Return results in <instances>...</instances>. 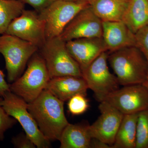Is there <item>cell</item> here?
<instances>
[{
    "label": "cell",
    "mask_w": 148,
    "mask_h": 148,
    "mask_svg": "<svg viewBox=\"0 0 148 148\" xmlns=\"http://www.w3.org/2000/svg\"><path fill=\"white\" fill-rule=\"evenodd\" d=\"M64 102L45 89L38 98L28 103V110L40 131L49 141L60 140L69 124L64 113Z\"/></svg>",
    "instance_id": "6da1fadb"
},
{
    "label": "cell",
    "mask_w": 148,
    "mask_h": 148,
    "mask_svg": "<svg viewBox=\"0 0 148 148\" xmlns=\"http://www.w3.org/2000/svg\"><path fill=\"white\" fill-rule=\"evenodd\" d=\"M108 61L120 85L143 84L147 77V62L135 46L108 52Z\"/></svg>",
    "instance_id": "7a4b0ae2"
},
{
    "label": "cell",
    "mask_w": 148,
    "mask_h": 148,
    "mask_svg": "<svg viewBox=\"0 0 148 148\" xmlns=\"http://www.w3.org/2000/svg\"><path fill=\"white\" fill-rule=\"evenodd\" d=\"M50 79L45 62L38 51L30 58L24 73L9 84L10 89L29 103L45 90Z\"/></svg>",
    "instance_id": "3957f363"
},
{
    "label": "cell",
    "mask_w": 148,
    "mask_h": 148,
    "mask_svg": "<svg viewBox=\"0 0 148 148\" xmlns=\"http://www.w3.org/2000/svg\"><path fill=\"white\" fill-rule=\"evenodd\" d=\"M38 51L45 62L50 79L65 76L82 77L79 65L69 53L66 42L60 37L47 40Z\"/></svg>",
    "instance_id": "277c9868"
},
{
    "label": "cell",
    "mask_w": 148,
    "mask_h": 148,
    "mask_svg": "<svg viewBox=\"0 0 148 148\" xmlns=\"http://www.w3.org/2000/svg\"><path fill=\"white\" fill-rule=\"evenodd\" d=\"M31 43L12 35L0 36V53L4 56L8 73V80L12 83L24 72L30 58L38 51Z\"/></svg>",
    "instance_id": "5b68a950"
},
{
    "label": "cell",
    "mask_w": 148,
    "mask_h": 148,
    "mask_svg": "<svg viewBox=\"0 0 148 148\" xmlns=\"http://www.w3.org/2000/svg\"><path fill=\"white\" fill-rule=\"evenodd\" d=\"M0 106L19 123L27 136L38 148L50 147V141L40 131L36 122L28 110V103L23 98L8 91L0 99Z\"/></svg>",
    "instance_id": "8992f818"
},
{
    "label": "cell",
    "mask_w": 148,
    "mask_h": 148,
    "mask_svg": "<svg viewBox=\"0 0 148 148\" xmlns=\"http://www.w3.org/2000/svg\"><path fill=\"white\" fill-rule=\"evenodd\" d=\"M108 56V51L103 52L82 73L88 89L93 91L95 98L100 103L118 89L120 85L115 75L109 70Z\"/></svg>",
    "instance_id": "52a82bcc"
},
{
    "label": "cell",
    "mask_w": 148,
    "mask_h": 148,
    "mask_svg": "<svg viewBox=\"0 0 148 148\" xmlns=\"http://www.w3.org/2000/svg\"><path fill=\"white\" fill-rule=\"evenodd\" d=\"M88 5L72 0H58L38 12L45 24L46 40L59 36L74 16Z\"/></svg>",
    "instance_id": "ba28073f"
},
{
    "label": "cell",
    "mask_w": 148,
    "mask_h": 148,
    "mask_svg": "<svg viewBox=\"0 0 148 148\" xmlns=\"http://www.w3.org/2000/svg\"><path fill=\"white\" fill-rule=\"evenodd\" d=\"M5 34L15 36L40 48L46 38L45 24L35 10L24 9L12 21Z\"/></svg>",
    "instance_id": "9c48e42d"
},
{
    "label": "cell",
    "mask_w": 148,
    "mask_h": 148,
    "mask_svg": "<svg viewBox=\"0 0 148 148\" xmlns=\"http://www.w3.org/2000/svg\"><path fill=\"white\" fill-rule=\"evenodd\" d=\"M103 101L124 115L139 113L148 109V89L143 84L124 86L106 96Z\"/></svg>",
    "instance_id": "30bf717a"
},
{
    "label": "cell",
    "mask_w": 148,
    "mask_h": 148,
    "mask_svg": "<svg viewBox=\"0 0 148 148\" xmlns=\"http://www.w3.org/2000/svg\"><path fill=\"white\" fill-rule=\"evenodd\" d=\"M102 35L103 21L88 5L74 16L59 37L66 42L82 38H101Z\"/></svg>",
    "instance_id": "8fae6325"
},
{
    "label": "cell",
    "mask_w": 148,
    "mask_h": 148,
    "mask_svg": "<svg viewBox=\"0 0 148 148\" xmlns=\"http://www.w3.org/2000/svg\"><path fill=\"white\" fill-rule=\"evenodd\" d=\"M98 108L101 115L89 125L90 135L112 147L124 114L106 101L100 102Z\"/></svg>",
    "instance_id": "7c38bea8"
},
{
    "label": "cell",
    "mask_w": 148,
    "mask_h": 148,
    "mask_svg": "<svg viewBox=\"0 0 148 148\" xmlns=\"http://www.w3.org/2000/svg\"><path fill=\"white\" fill-rule=\"evenodd\" d=\"M66 46L82 73L101 53L108 51L102 37L71 40L66 42Z\"/></svg>",
    "instance_id": "4fadbf2b"
},
{
    "label": "cell",
    "mask_w": 148,
    "mask_h": 148,
    "mask_svg": "<svg viewBox=\"0 0 148 148\" xmlns=\"http://www.w3.org/2000/svg\"><path fill=\"white\" fill-rule=\"evenodd\" d=\"M102 38L109 53L136 45L135 34L122 21H103Z\"/></svg>",
    "instance_id": "5bb4252c"
},
{
    "label": "cell",
    "mask_w": 148,
    "mask_h": 148,
    "mask_svg": "<svg viewBox=\"0 0 148 148\" xmlns=\"http://www.w3.org/2000/svg\"><path fill=\"white\" fill-rule=\"evenodd\" d=\"M88 87L82 77L65 76L51 79L46 89L65 102L78 94L86 95Z\"/></svg>",
    "instance_id": "9a60e30c"
},
{
    "label": "cell",
    "mask_w": 148,
    "mask_h": 148,
    "mask_svg": "<svg viewBox=\"0 0 148 148\" xmlns=\"http://www.w3.org/2000/svg\"><path fill=\"white\" fill-rule=\"evenodd\" d=\"M89 125L69 123L60 138V148H90L92 138Z\"/></svg>",
    "instance_id": "2e32d148"
},
{
    "label": "cell",
    "mask_w": 148,
    "mask_h": 148,
    "mask_svg": "<svg viewBox=\"0 0 148 148\" xmlns=\"http://www.w3.org/2000/svg\"><path fill=\"white\" fill-rule=\"evenodd\" d=\"M128 0H94L90 8L102 21H122Z\"/></svg>",
    "instance_id": "e0dca14e"
},
{
    "label": "cell",
    "mask_w": 148,
    "mask_h": 148,
    "mask_svg": "<svg viewBox=\"0 0 148 148\" xmlns=\"http://www.w3.org/2000/svg\"><path fill=\"white\" fill-rule=\"evenodd\" d=\"M122 21L135 34L148 26V0H128Z\"/></svg>",
    "instance_id": "ac0fdd59"
},
{
    "label": "cell",
    "mask_w": 148,
    "mask_h": 148,
    "mask_svg": "<svg viewBox=\"0 0 148 148\" xmlns=\"http://www.w3.org/2000/svg\"><path fill=\"white\" fill-rule=\"evenodd\" d=\"M138 115H124L112 148H135Z\"/></svg>",
    "instance_id": "d6986e66"
},
{
    "label": "cell",
    "mask_w": 148,
    "mask_h": 148,
    "mask_svg": "<svg viewBox=\"0 0 148 148\" xmlns=\"http://www.w3.org/2000/svg\"><path fill=\"white\" fill-rule=\"evenodd\" d=\"M25 5L20 0H0V34H5L12 21L25 9Z\"/></svg>",
    "instance_id": "ffe728a7"
},
{
    "label": "cell",
    "mask_w": 148,
    "mask_h": 148,
    "mask_svg": "<svg viewBox=\"0 0 148 148\" xmlns=\"http://www.w3.org/2000/svg\"><path fill=\"white\" fill-rule=\"evenodd\" d=\"M135 148H148V109L138 113Z\"/></svg>",
    "instance_id": "44dd1931"
},
{
    "label": "cell",
    "mask_w": 148,
    "mask_h": 148,
    "mask_svg": "<svg viewBox=\"0 0 148 148\" xmlns=\"http://www.w3.org/2000/svg\"><path fill=\"white\" fill-rule=\"evenodd\" d=\"M68 108L70 113L73 115H79L84 113L89 108L86 95L78 94L69 100Z\"/></svg>",
    "instance_id": "7402d4cb"
},
{
    "label": "cell",
    "mask_w": 148,
    "mask_h": 148,
    "mask_svg": "<svg viewBox=\"0 0 148 148\" xmlns=\"http://www.w3.org/2000/svg\"><path fill=\"white\" fill-rule=\"evenodd\" d=\"M135 46L145 56L148 64V26L140 29L135 34Z\"/></svg>",
    "instance_id": "603a6c76"
},
{
    "label": "cell",
    "mask_w": 148,
    "mask_h": 148,
    "mask_svg": "<svg viewBox=\"0 0 148 148\" xmlns=\"http://www.w3.org/2000/svg\"><path fill=\"white\" fill-rule=\"evenodd\" d=\"M17 121L8 114L1 106H0V140L4 138L6 131L13 127Z\"/></svg>",
    "instance_id": "cb8c5ba5"
},
{
    "label": "cell",
    "mask_w": 148,
    "mask_h": 148,
    "mask_svg": "<svg viewBox=\"0 0 148 148\" xmlns=\"http://www.w3.org/2000/svg\"><path fill=\"white\" fill-rule=\"evenodd\" d=\"M12 143L17 148H35L36 145L27 136L26 133H21L12 139Z\"/></svg>",
    "instance_id": "d4e9b609"
},
{
    "label": "cell",
    "mask_w": 148,
    "mask_h": 148,
    "mask_svg": "<svg viewBox=\"0 0 148 148\" xmlns=\"http://www.w3.org/2000/svg\"><path fill=\"white\" fill-rule=\"evenodd\" d=\"M25 4L31 6L39 12L58 0H20Z\"/></svg>",
    "instance_id": "484cf974"
},
{
    "label": "cell",
    "mask_w": 148,
    "mask_h": 148,
    "mask_svg": "<svg viewBox=\"0 0 148 148\" xmlns=\"http://www.w3.org/2000/svg\"><path fill=\"white\" fill-rule=\"evenodd\" d=\"M8 91H11L9 84L6 82L4 74L0 70V97L2 98L5 92Z\"/></svg>",
    "instance_id": "4316f807"
},
{
    "label": "cell",
    "mask_w": 148,
    "mask_h": 148,
    "mask_svg": "<svg viewBox=\"0 0 148 148\" xmlns=\"http://www.w3.org/2000/svg\"><path fill=\"white\" fill-rule=\"evenodd\" d=\"M110 146L95 138H92L90 148H111Z\"/></svg>",
    "instance_id": "83f0119b"
},
{
    "label": "cell",
    "mask_w": 148,
    "mask_h": 148,
    "mask_svg": "<svg viewBox=\"0 0 148 148\" xmlns=\"http://www.w3.org/2000/svg\"><path fill=\"white\" fill-rule=\"evenodd\" d=\"M72 1L77 2L84 3L90 5V3L92 2V1H94V0H72Z\"/></svg>",
    "instance_id": "f1b7e54d"
},
{
    "label": "cell",
    "mask_w": 148,
    "mask_h": 148,
    "mask_svg": "<svg viewBox=\"0 0 148 148\" xmlns=\"http://www.w3.org/2000/svg\"><path fill=\"white\" fill-rule=\"evenodd\" d=\"M143 84L148 89V76L145 81L144 82Z\"/></svg>",
    "instance_id": "f546056e"
},
{
    "label": "cell",
    "mask_w": 148,
    "mask_h": 148,
    "mask_svg": "<svg viewBox=\"0 0 148 148\" xmlns=\"http://www.w3.org/2000/svg\"><path fill=\"white\" fill-rule=\"evenodd\" d=\"M2 98H1V97H0V99H1Z\"/></svg>",
    "instance_id": "4dcf8cb0"
}]
</instances>
